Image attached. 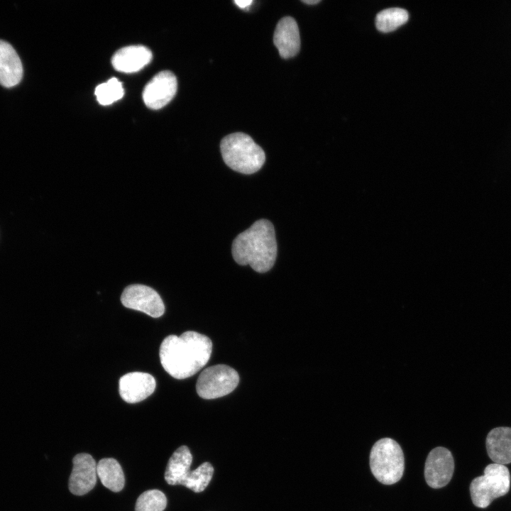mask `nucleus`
Masks as SVG:
<instances>
[{
	"label": "nucleus",
	"mask_w": 511,
	"mask_h": 511,
	"mask_svg": "<svg viewBox=\"0 0 511 511\" xmlns=\"http://www.w3.org/2000/svg\"><path fill=\"white\" fill-rule=\"evenodd\" d=\"M234 2L236 4V5L238 7H240L241 9H245V8L248 7L249 5H251L253 1L251 0H250V1H248V0H236V1H234Z\"/></svg>",
	"instance_id": "4be33fe9"
},
{
	"label": "nucleus",
	"mask_w": 511,
	"mask_h": 511,
	"mask_svg": "<svg viewBox=\"0 0 511 511\" xmlns=\"http://www.w3.org/2000/svg\"><path fill=\"white\" fill-rule=\"evenodd\" d=\"M192 456L187 446L177 449L169 458L165 472V480L172 485H182L190 472Z\"/></svg>",
	"instance_id": "dca6fc26"
},
{
	"label": "nucleus",
	"mask_w": 511,
	"mask_h": 511,
	"mask_svg": "<svg viewBox=\"0 0 511 511\" xmlns=\"http://www.w3.org/2000/svg\"><path fill=\"white\" fill-rule=\"evenodd\" d=\"M485 444L488 454L495 463H511V427L493 429L486 437Z\"/></svg>",
	"instance_id": "2eb2a0df"
},
{
	"label": "nucleus",
	"mask_w": 511,
	"mask_h": 511,
	"mask_svg": "<svg viewBox=\"0 0 511 511\" xmlns=\"http://www.w3.org/2000/svg\"><path fill=\"white\" fill-rule=\"evenodd\" d=\"M454 471V461L450 451L444 447L433 449L427 456L424 477L433 488H440L451 480Z\"/></svg>",
	"instance_id": "6e6552de"
},
{
	"label": "nucleus",
	"mask_w": 511,
	"mask_h": 511,
	"mask_svg": "<svg viewBox=\"0 0 511 511\" xmlns=\"http://www.w3.org/2000/svg\"><path fill=\"white\" fill-rule=\"evenodd\" d=\"M302 2L312 5V4H316L320 2V0H302Z\"/></svg>",
	"instance_id": "5701e85b"
},
{
	"label": "nucleus",
	"mask_w": 511,
	"mask_h": 511,
	"mask_svg": "<svg viewBox=\"0 0 511 511\" xmlns=\"http://www.w3.org/2000/svg\"><path fill=\"white\" fill-rule=\"evenodd\" d=\"M152 59V53L143 45H130L119 50L112 57L115 70L125 73L141 70Z\"/></svg>",
	"instance_id": "ddd939ff"
},
{
	"label": "nucleus",
	"mask_w": 511,
	"mask_h": 511,
	"mask_svg": "<svg viewBox=\"0 0 511 511\" xmlns=\"http://www.w3.org/2000/svg\"><path fill=\"white\" fill-rule=\"evenodd\" d=\"M167 505L165 494L157 489L143 492L138 498L135 511H163Z\"/></svg>",
	"instance_id": "aec40b11"
},
{
	"label": "nucleus",
	"mask_w": 511,
	"mask_h": 511,
	"mask_svg": "<svg viewBox=\"0 0 511 511\" xmlns=\"http://www.w3.org/2000/svg\"><path fill=\"white\" fill-rule=\"evenodd\" d=\"M273 42L282 58L287 59L297 54L300 37L297 23L291 16L281 18L275 27Z\"/></svg>",
	"instance_id": "f8f14e48"
},
{
	"label": "nucleus",
	"mask_w": 511,
	"mask_h": 511,
	"mask_svg": "<svg viewBox=\"0 0 511 511\" xmlns=\"http://www.w3.org/2000/svg\"><path fill=\"white\" fill-rule=\"evenodd\" d=\"M278 252L273 225L260 219L239 233L232 243V255L241 265H249L258 273H265L273 266Z\"/></svg>",
	"instance_id": "f03ea898"
},
{
	"label": "nucleus",
	"mask_w": 511,
	"mask_h": 511,
	"mask_svg": "<svg viewBox=\"0 0 511 511\" xmlns=\"http://www.w3.org/2000/svg\"><path fill=\"white\" fill-rule=\"evenodd\" d=\"M214 473V468L209 462H204L196 469L190 471L183 480L182 485L194 493L202 492L210 483Z\"/></svg>",
	"instance_id": "6ab92c4d"
},
{
	"label": "nucleus",
	"mask_w": 511,
	"mask_h": 511,
	"mask_svg": "<svg viewBox=\"0 0 511 511\" xmlns=\"http://www.w3.org/2000/svg\"><path fill=\"white\" fill-rule=\"evenodd\" d=\"M23 77L21 60L9 43L0 40V84L5 87L17 85Z\"/></svg>",
	"instance_id": "4468645a"
},
{
	"label": "nucleus",
	"mask_w": 511,
	"mask_h": 511,
	"mask_svg": "<svg viewBox=\"0 0 511 511\" xmlns=\"http://www.w3.org/2000/svg\"><path fill=\"white\" fill-rule=\"evenodd\" d=\"M72 463L69 489L74 495H83L92 490L96 485L97 463L93 457L86 453L77 454L73 458Z\"/></svg>",
	"instance_id": "9d476101"
},
{
	"label": "nucleus",
	"mask_w": 511,
	"mask_h": 511,
	"mask_svg": "<svg viewBox=\"0 0 511 511\" xmlns=\"http://www.w3.org/2000/svg\"><path fill=\"white\" fill-rule=\"evenodd\" d=\"M119 390L121 398L128 403H136L145 400L155 390V378L149 373L132 372L123 375L119 380Z\"/></svg>",
	"instance_id": "9b49d317"
},
{
	"label": "nucleus",
	"mask_w": 511,
	"mask_h": 511,
	"mask_svg": "<svg viewBox=\"0 0 511 511\" xmlns=\"http://www.w3.org/2000/svg\"><path fill=\"white\" fill-rule=\"evenodd\" d=\"M409 18L408 13L401 8H390L379 12L375 18L378 31L389 33L405 24Z\"/></svg>",
	"instance_id": "a211bd4d"
},
{
	"label": "nucleus",
	"mask_w": 511,
	"mask_h": 511,
	"mask_svg": "<svg viewBox=\"0 0 511 511\" xmlns=\"http://www.w3.org/2000/svg\"><path fill=\"white\" fill-rule=\"evenodd\" d=\"M94 94L98 102L101 105H109L121 99L124 94L122 84L116 78L112 77L106 82L99 84Z\"/></svg>",
	"instance_id": "412c9836"
},
{
	"label": "nucleus",
	"mask_w": 511,
	"mask_h": 511,
	"mask_svg": "<svg viewBox=\"0 0 511 511\" xmlns=\"http://www.w3.org/2000/svg\"><path fill=\"white\" fill-rule=\"evenodd\" d=\"M97 476L101 483L110 490L121 491L125 484L123 469L119 462L112 458L101 459L97 464Z\"/></svg>",
	"instance_id": "f3484780"
},
{
	"label": "nucleus",
	"mask_w": 511,
	"mask_h": 511,
	"mask_svg": "<svg viewBox=\"0 0 511 511\" xmlns=\"http://www.w3.org/2000/svg\"><path fill=\"white\" fill-rule=\"evenodd\" d=\"M123 305L127 308L145 313L152 317H160L165 312V305L159 294L143 285L126 287L121 296Z\"/></svg>",
	"instance_id": "0eeeda50"
},
{
	"label": "nucleus",
	"mask_w": 511,
	"mask_h": 511,
	"mask_svg": "<svg viewBox=\"0 0 511 511\" xmlns=\"http://www.w3.org/2000/svg\"><path fill=\"white\" fill-rule=\"evenodd\" d=\"M220 148L224 163L233 170L243 174L258 171L265 160L263 150L248 135L238 132L226 136Z\"/></svg>",
	"instance_id": "7ed1b4c3"
},
{
	"label": "nucleus",
	"mask_w": 511,
	"mask_h": 511,
	"mask_svg": "<svg viewBox=\"0 0 511 511\" xmlns=\"http://www.w3.org/2000/svg\"><path fill=\"white\" fill-rule=\"evenodd\" d=\"M370 467L375 478L383 484L392 485L399 481L403 475L405 461L398 443L390 438L376 441L370 451Z\"/></svg>",
	"instance_id": "20e7f679"
},
{
	"label": "nucleus",
	"mask_w": 511,
	"mask_h": 511,
	"mask_svg": "<svg viewBox=\"0 0 511 511\" xmlns=\"http://www.w3.org/2000/svg\"><path fill=\"white\" fill-rule=\"evenodd\" d=\"M177 82L170 71H162L145 85L143 99L150 109H159L168 104L176 94Z\"/></svg>",
	"instance_id": "1a4fd4ad"
},
{
	"label": "nucleus",
	"mask_w": 511,
	"mask_h": 511,
	"mask_svg": "<svg viewBox=\"0 0 511 511\" xmlns=\"http://www.w3.org/2000/svg\"><path fill=\"white\" fill-rule=\"evenodd\" d=\"M239 382L238 373L231 367L218 364L204 369L196 384L197 394L210 400L225 396L231 392Z\"/></svg>",
	"instance_id": "423d86ee"
},
{
	"label": "nucleus",
	"mask_w": 511,
	"mask_h": 511,
	"mask_svg": "<svg viewBox=\"0 0 511 511\" xmlns=\"http://www.w3.org/2000/svg\"><path fill=\"white\" fill-rule=\"evenodd\" d=\"M510 488V474L502 464L488 465L483 476L474 478L470 485L473 503L478 507L485 508L491 502L507 494Z\"/></svg>",
	"instance_id": "39448f33"
},
{
	"label": "nucleus",
	"mask_w": 511,
	"mask_h": 511,
	"mask_svg": "<svg viewBox=\"0 0 511 511\" xmlns=\"http://www.w3.org/2000/svg\"><path fill=\"white\" fill-rule=\"evenodd\" d=\"M212 351L211 339L193 331L180 336L169 335L160 347V359L165 370L176 379L192 376L209 361Z\"/></svg>",
	"instance_id": "f257e3e1"
}]
</instances>
